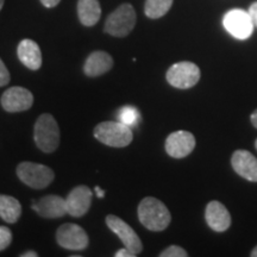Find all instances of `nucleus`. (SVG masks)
I'll return each instance as SVG.
<instances>
[{"label": "nucleus", "instance_id": "nucleus-1", "mask_svg": "<svg viewBox=\"0 0 257 257\" xmlns=\"http://www.w3.org/2000/svg\"><path fill=\"white\" fill-rule=\"evenodd\" d=\"M138 219L148 230L160 232L168 227L172 216L162 201L156 198L147 197L138 205Z\"/></svg>", "mask_w": 257, "mask_h": 257}, {"label": "nucleus", "instance_id": "nucleus-2", "mask_svg": "<svg viewBox=\"0 0 257 257\" xmlns=\"http://www.w3.org/2000/svg\"><path fill=\"white\" fill-rule=\"evenodd\" d=\"M34 140L43 153H54L60 144V127L53 115L43 113L38 117L34 127Z\"/></svg>", "mask_w": 257, "mask_h": 257}, {"label": "nucleus", "instance_id": "nucleus-3", "mask_svg": "<svg viewBox=\"0 0 257 257\" xmlns=\"http://www.w3.org/2000/svg\"><path fill=\"white\" fill-rule=\"evenodd\" d=\"M94 137L112 148H124L133 142V130L120 121H102L94 127Z\"/></svg>", "mask_w": 257, "mask_h": 257}, {"label": "nucleus", "instance_id": "nucleus-4", "mask_svg": "<svg viewBox=\"0 0 257 257\" xmlns=\"http://www.w3.org/2000/svg\"><path fill=\"white\" fill-rule=\"evenodd\" d=\"M136 11L130 4H121L108 16L105 22V32L114 37H125L136 25Z\"/></svg>", "mask_w": 257, "mask_h": 257}, {"label": "nucleus", "instance_id": "nucleus-5", "mask_svg": "<svg viewBox=\"0 0 257 257\" xmlns=\"http://www.w3.org/2000/svg\"><path fill=\"white\" fill-rule=\"evenodd\" d=\"M19 180L29 187L43 189L55 179V174L48 166L35 162H22L17 167Z\"/></svg>", "mask_w": 257, "mask_h": 257}, {"label": "nucleus", "instance_id": "nucleus-6", "mask_svg": "<svg viewBox=\"0 0 257 257\" xmlns=\"http://www.w3.org/2000/svg\"><path fill=\"white\" fill-rule=\"evenodd\" d=\"M167 81L173 87L188 89L195 86L200 80V69L195 63L182 61L173 64L167 72Z\"/></svg>", "mask_w": 257, "mask_h": 257}, {"label": "nucleus", "instance_id": "nucleus-7", "mask_svg": "<svg viewBox=\"0 0 257 257\" xmlns=\"http://www.w3.org/2000/svg\"><path fill=\"white\" fill-rule=\"evenodd\" d=\"M223 24L231 36L240 41L248 40L255 28L249 12L240 9H233L226 12L224 16Z\"/></svg>", "mask_w": 257, "mask_h": 257}, {"label": "nucleus", "instance_id": "nucleus-8", "mask_svg": "<svg viewBox=\"0 0 257 257\" xmlns=\"http://www.w3.org/2000/svg\"><path fill=\"white\" fill-rule=\"evenodd\" d=\"M106 225L108 226L112 232H114L119 237L121 242H123L124 246L134 252L135 255L138 256L143 250L142 242H141L138 234L135 232V230L130 225L125 223L123 219L119 217L114 216V214H108L106 217Z\"/></svg>", "mask_w": 257, "mask_h": 257}, {"label": "nucleus", "instance_id": "nucleus-9", "mask_svg": "<svg viewBox=\"0 0 257 257\" xmlns=\"http://www.w3.org/2000/svg\"><path fill=\"white\" fill-rule=\"evenodd\" d=\"M56 240L60 246L68 250H83L88 246L89 238L86 231L76 224L66 223L57 229Z\"/></svg>", "mask_w": 257, "mask_h": 257}, {"label": "nucleus", "instance_id": "nucleus-10", "mask_svg": "<svg viewBox=\"0 0 257 257\" xmlns=\"http://www.w3.org/2000/svg\"><path fill=\"white\" fill-rule=\"evenodd\" d=\"M0 102L6 112H23L28 111L34 104V95L29 89L15 86L3 93Z\"/></svg>", "mask_w": 257, "mask_h": 257}, {"label": "nucleus", "instance_id": "nucleus-11", "mask_svg": "<svg viewBox=\"0 0 257 257\" xmlns=\"http://www.w3.org/2000/svg\"><path fill=\"white\" fill-rule=\"evenodd\" d=\"M194 148L195 137L189 131H175L166 140V152L174 159H184L194 150Z\"/></svg>", "mask_w": 257, "mask_h": 257}, {"label": "nucleus", "instance_id": "nucleus-12", "mask_svg": "<svg viewBox=\"0 0 257 257\" xmlns=\"http://www.w3.org/2000/svg\"><path fill=\"white\" fill-rule=\"evenodd\" d=\"M92 205V191L87 186H76L66 198L67 214L79 218L87 213Z\"/></svg>", "mask_w": 257, "mask_h": 257}, {"label": "nucleus", "instance_id": "nucleus-13", "mask_svg": "<svg viewBox=\"0 0 257 257\" xmlns=\"http://www.w3.org/2000/svg\"><path fill=\"white\" fill-rule=\"evenodd\" d=\"M32 210H34L38 216L43 218H61L67 214L66 199L60 195L49 194L46 197L41 198L40 200L32 201Z\"/></svg>", "mask_w": 257, "mask_h": 257}, {"label": "nucleus", "instance_id": "nucleus-14", "mask_svg": "<svg viewBox=\"0 0 257 257\" xmlns=\"http://www.w3.org/2000/svg\"><path fill=\"white\" fill-rule=\"evenodd\" d=\"M231 165L237 174L251 182H257V159L246 150H237L231 157Z\"/></svg>", "mask_w": 257, "mask_h": 257}, {"label": "nucleus", "instance_id": "nucleus-15", "mask_svg": "<svg viewBox=\"0 0 257 257\" xmlns=\"http://www.w3.org/2000/svg\"><path fill=\"white\" fill-rule=\"evenodd\" d=\"M205 218L208 226L216 232H224L230 227L231 216L227 208L219 201H211L206 206Z\"/></svg>", "mask_w": 257, "mask_h": 257}, {"label": "nucleus", "instance_id": "nucleus-16", "mask_svg": "<svg viewBox=\"0 0 257 257\" xmlns=\"http://www.w3.org/2000/svg\"><path fill=\"white\" fill-rule=\"evenodd\" d=\"M112 67H113V59L110 54L98 50L87 57L83 66V72L87 76L95 78V76H100L107 73Z\"/></svg>", "mask_w": 257, "mask_h": 257}, {"label": "nucleus", "instance_id": "nucleus-17", "mask_svg": "<svg viewBox=\"0 0 257 257\" xmlns=\"http://www.w3.org/2000/svg\"><path fill=\"white\" fill-rule=\"evenodd\" d=\"M18 59L27 68L37 70L42 66V53L40 47L35 41L23 40L17 48Z\"/></svg>", "mask_w": 257, "mask_h": 257}, {"label": "nucleus", "instance_id": "nucleus-18", "mask_svg": "<svg viewBox=\"0 0 257 257\" xmlns=\"http://www.w3.org/2000/svg\"><path fill=\"white\" fill-rule=\"evenodd\" d=\"M78 16L81 24L85 27L95 25L101 16V8L99 4V0H79Z\"/></svg>", "mask_w": 257, "mask_h": 257}, {"label": "nucleus", "instance_id": "nucleus-19", "mask_svg": "<svg viewBox=\"0 0 257 257\" xmlns=\"http://www.w3.org/2000/svg\"><path fill=\"white\" fill-rule=\"evenodd\" d=\"M22 214V205L11 195L0 194V218L9 224L18 221Z\"/></svg>", "mask_w": 257, "mask_h": 257}, {"label": "nucleus", "instance_id": "nucleus-20", "mask_svg": "<svg viewBox=\"0 0 257 257\" xmlns=\"http://www.w3.org/2000/svg\"><path fill=\"white\" fill-rule=\"evenodd\" d=\"M173 5V0H147L144 12L147 17L157 19L167 15Z\"/></svg>", "mask_w": 257, "mask_h": 257}, {"label": "nucleus", "instance_id": "nucleus-21", "mask_svg": "<svg viewBox=\"0 0 257 257\" xmlns=\"http://www.w3.org/2000/svg\"><path fill=\"white\" fill-rule=\"evenodd\" d=\"M140 118V112H138L137 108L133 107V106H125V107H121L119 113H118V119H119L120 123L127 125V126L130 127L137 125Z\"/></svg>", "mask_w": 257, "mask_h": 257}, {"label": "nucleus", "instance_id": "nucleus-22", "mask_svg": "<svg viewBox=\"0 0 257 257\" xmlns=\"http://www.w3.org/2000/svg\"><path fill=\"white\" fill-rule=\"evenodd\" d=\"M161 257H187L188 253L179 245H170L160 253Z\"/></svg>", "mask_w": 257, "mask_h": 257}, {"label": "nucleus", "instance_id": "nucleus-23", "mask_svg": "<svg viewBox=\"0 0 257 257\" xmlns=\"http://www.w3.org/2000/svg\"><path fill=\"white\" fill-rule=\"evenodd\" d=\"M12 242V232L9 227L0 226V251L9 248Z\"/></svg>", "mask_w": 257, "mask_h": 257}, {"label": "nucleus", "instance_id": "nucleus-24", "mask_svg": "<svg viewBox=\"0 0 257 257\" xmlns=\"http://www.w3.org/2000/svg\"><path fill=\"white\" fill-rule=\"evenodd\" d=\"M10 79H11V76H10L9 69L6 68L5 63L0 59V87L8 85L10 82Z\"/></svg>", "mask_w": 257, "mask_h": 257}, {"label": "nucleus", "instance_id": "nucleus-25", "mask_svg": "<svg viewBox=\"0 0 257 257\" xmlns=\"http://www.w3.org/2000/svg\"><path fill=\"white\" fill-rule=\"evenodd\" d=\"M249 15L250 17H251L252 22H253V25L257 28V2L253 3V4H251V6L249 8Z\"/></svg>", "mask_w": 257, "mask_h": 257}, {"label": "nucleus", "instance_id": "nucleus-26", "mask_svg": "<svg viewBox=\"0 0 257 257\" xmlns=\"http://www.w3.org/2000/svg\"><path fill=\"white\" fill-rule=\"evenodd\" d=\"M114 256L115 257H136V255H135L134 252H131L130 250L125 248V246H124V249L118 250V251L114 253Z\"/></svg>", "mask_w": 257, "mask_h": 257}, {"label": "nucleus", "instance_id": "nucleus-27", "mask_svg": "<svg viewBox=\"0 0 257 257\" xmlns=\"http://www.w3.org/2000/svg\"><path fill=\"white\" fill-rule=\"evenodd\" d=\"M61 0H41V3L43 4L46 8L51 9V8H55L60 4Z\"/></svg>", "mask_w": 257, "mask_h": 257}, {"label": "nucleus", "instance_id": "nucleus-28", "mask_svg": "<svg viewBox=\"0 0 257 257\" xmlns=\"http://www.w3.org/2000/svg\"><path fill=\"white\" fill-rule=\"evenodd\" d=\"M94 191H95L96 197H98V198H104L105 197V191H104V189H100L99 186H96V187L94 188Z\"/></svg>", "mask_w": 257, "mask_h": 257}, {"label": "nucleus", "instance_id": "nucleus-29", "mask_svg": "<svg viewBox=\"0 0 257 257\" xmlns=\"http://www.w3.org/2000/svg\"><path fill=\"white\" fill-rule=\"evenodd\" d=\"M250 120H251V123L253 126H255L257 128V110H255L252 112L251 117H250Z\"/></svg>", "mask_w": 257, "mask_h": 257}, {"label": "nucleus", "instance_id": "nucleus-30", "mask_svg": "<svg viewBox=\"0 0 257 257\" xmlns=\"http://www.w3.org/2000/svg\"><path fill=\"white\" fill-rule=\"evenodd\" d=\"M37 256H38V253L36 251H32V250L22 253V255H21V257H37Z\"/></svg>", "mask_w": 257, "mask_h": 257}, {"label": "nucleus", "instance_id": "nucleus-31", "mask_svg": "<svg viewBox=\"0 0 257 257\" xmlns=\"http://www.w3.org/2000/svg\"><path fill=\"white\" fill-rule=\"evenodd\" d=\"M250 256L257 257V246H256V248L252 249V251H251V253H250Z\"/></svg>", "mask_w": 257, "mask_h": 257}, {"label": "nucleus", "instance_id": "nucleus-32", "mask_svg": "<svg viewBox=\"0 0 257 257\" xmlns=\"http://www.w3.org/2000/svg\"><path fill=\"white\" fill-rule=\"evenodd\" d=\"M4 2L5 0H0V10H2L3 6H4Z\"/></svg>", "mask_w": 257, "mask_h": 257}, {"label": "nucleus", "instance_id": "nucleus-33", "mask_svg": "<svg viewBox=\"0 0 257 257\" xmlns=\"http://www.w3.org/2000/svg\"><path fill=\"white\" fill-rule=\"evenodd\" d=\"M255 147H256V149H257V140H256V142H255Z\"/></svg>", "mask_w": 257, "mask_h": 257}]
</instances>
